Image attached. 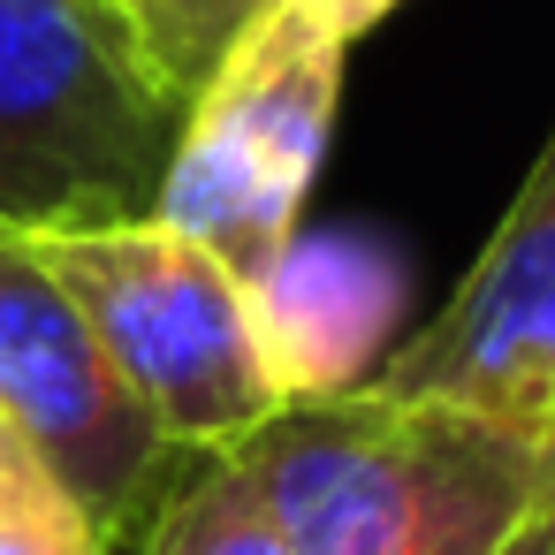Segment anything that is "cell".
Wrapping results in <instances>:
<instances>
[{
  "mask_svg": "<svg viewBox=\"0 0 555 555\" xmlns=\"http://www.w3.org/2000/svg\"><path fill=\"white\" fill-rule=\"evenodd\" d=\"M183 100L107 0H0V229H85L160 206Z\"/></svg>",
  "mask_w": 555,
  "mask_h": 555,
  "instance_id": "cell-3",
  "label": "cell"
},
{
  "mask_svg": "<svg viewBox=\"0 0 555 555\" xmlns=\"http://www.w3.org/2000/svg\"><path fill=\"white\" fill-rule=\"evenodd\" d=\"M494 555H555V502H540V509H532V517H525Z\"/></svg>",
  "mask_w": 555,
  "mask_h": 555,
  "instance_id": "cell-10",
  "label": "cell"
},
{
  "mask_svg": "<svg viewBox=\"0 0 555 555\" xmlns=\"http://www.w3.org/2000/svg\"><path fill=\"white\" fill-rule=\"evenodd\" d=\"M138 555H289V540L244 456L221 449V456H191L183 479L153 502Z\"/></svg>",
  "mask_w": 555,
  "mask_h": 555,
  "instance_id": "cell-8",
  "label": "cell"
},
{
  "mask_svg": "<svg viewBox=\"0 0 555 555\" xmlns=\"http://www.w3.org/2000/svg\"><path fill=\"white\" fill-rule=\"evenodd\" d=\"M24 244L77 297L100 350L176 456L244 449L297 396L267 297H251L206 244H191L160 214L31 229Z\"/></svg>",
  "mask_w": 555,
  "mask_h": 555,
  "instance_id": "cell-2",
  "label": "cell"
},
{
  "mask_svg": "<svg viewBox=\"0 0 555 555\" xmlns=\"http://www.w3.org/2000/svg\"><path fill=\"white\" fill-rule=\"evenodd\" d=\"M0 426L31 441L39 464L115 540L153 517V502L168 494V464H191L160 441L153 411L115 373L77 297L16 229H0Z\"/></svg>",
  "mask_w": 555,
  "mask_h": 555,
  "instance_id": "cell-5",
  "label": "cell"
},
{
  "mask_svg": "<svg viewBox=\"0 0 555 555\" xmlns=\"http://www.w3.org/2000/svg\"><path fill=\"white\" fill-rule=\"evenodd\" d=\"M289 555H494L555 502V449L365 380L289 396L244 449Z\"/></svg>",
  "mask_w": 555,
  "mask_h": 555,
  "instance_id": "cell-1",
  "label": "cell"
},
{
  "mask_svg": "<svg viewBox=\"0 0 555 555\" xmlns=\"http://www.w3.org/2000/svg\"><path fill=\"white\" fill-rule=\"evenodd\" d=\"M115 24L130 31V47L145 54V69L160 77V92H176L191 107V92L221 69V54L274 9H297L312 24H327L343 47H358L396 0H107Z\"/></svg>",
  "mask_w": 555,
  "mask_h": 555,
  "instance_id": "cell-7",
  "label": "cell"
},
{
  "mask_svg": "<svg viewBox=\"0 0 555 555\" xmlns=\"http://www.w3.org/2000/svg\"><path fill=\"white\" fill-rule=\"evenodd\" d=\"M365 388L456 403L555 449V122L456 297L403 350H388Z\"/></svg>",
  "mask_w": 555,
  "mask_h": 555,
  "instance_id": "cell-6",
  "label": "cell"
},
{
  "mask_svg": "<svg viewBox=\"0 0 555 555\" xmlns=\"http://www.w3.org/2000/svg\"><path fill=\"white\" fill-rule=\"evenodd\" d=\"M343 62L350 47L327 24L274 9L221 54V69L183 107L153 214L206 244L251 297H267L289 267L305 191L335 138Z\"/></svg>",
  "mask_w": 555,
  "mask_h": 555,
  "instance_id": "cell-4",
  "label": "cell"
},
{
  "mask_svg": "<svg viewBox=\"0 0 555 555\" xmlns=\"http://www.w3.org/2000/svg\"><path fill=\"white\" fill-rule=\"evenodd\" d=\"M115 532L39 464L31 441L0 426V555H107Z\"/></svg>",
  "mask_w": 555,
  "mask_h": 555,
  "instance_id": "cell-9",
  "label": "cell"
}]
</instances>
